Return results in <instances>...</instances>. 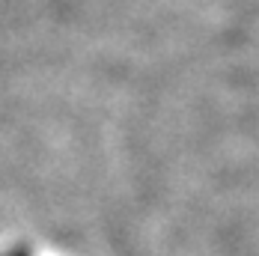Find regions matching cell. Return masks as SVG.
<instances>
[{
  "label": "cell",
  "instance_id": "6da1fadb",
  "mask_svg": "<svg viewBox=\"0 0 259 256\" xmlns=\"http://www.w3.org/2000/svg\"><path fill=\"white\" fill-rule=\"evenodd\" d=\"M6 256H30V250H27V247H12Z\"/></svg>",
  "mask_w": 259,
  "mask_h": 256
}]
</instances>
